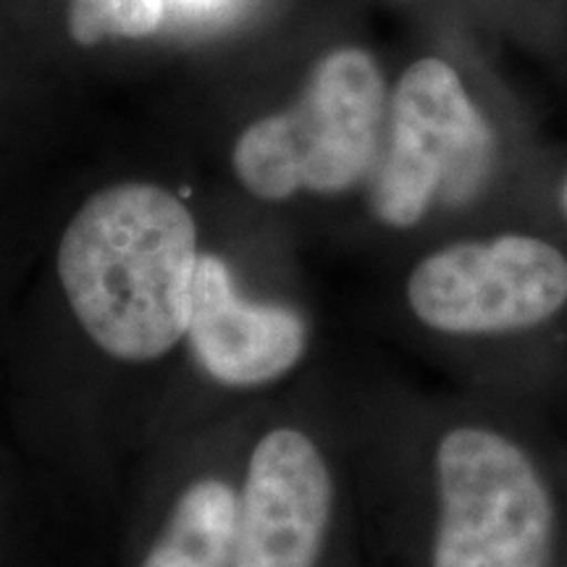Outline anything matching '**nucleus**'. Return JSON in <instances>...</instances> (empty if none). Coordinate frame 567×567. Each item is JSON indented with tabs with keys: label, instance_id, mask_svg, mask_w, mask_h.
<instances>
[{
	"label": "nucleus",
	"instance_id": "1",
	"mask_svg": "<svg viewBox=\"0 0 567 567\" xmlns=\"http://www.w3.org/2000/svg\"><path fill=\"white\" fill-rule=\"evenodd\" d=\"M200 252L193 213L158 184L95 193L71 218L55 271L92 342L124 363H151L187 334Z\"/></svg>",
	"mask_w": 567,
	"mask_h": 567
},
{
	"label": "nucleus",
	"instance_id": "4",
	"mask_svg": "<svg viewBox=\"0 0 567 567\" xmlns=\"http://www.w3.org/2000/svg\"><path fill=\"white\" fill-rule=\"evenodd\" d=\"M434 567H547L555 507L507 436L460 425L436 446Z\"/></svg>",
	"mask_w": 567,
	"mask_h": 567
},
{
	"label": "nucleus",
	"instance_id": "3",
	"mask_svg": "<svg viewBox=\"0 0 567 567\" xmlns=\"http://www.w3.org/2000/svg\"><path fill=\"white\" fill-rule=\"evenodd\" d=\"M494 134L455 63L423 55L389 92L371 205L392 229H413L439 200H467L486 179Z\"/></svg>",
	"mask_w": 567,
	"mask_h": 567
},
{
	"label": "nucleus",
	"instance_id": "9",
	"mask_svg": "<svg viewBox=\"0 0 567 567\" xmlns=\"http://www.w3.org/2000/svg\"><path fill=\"white\" fill-rule=\"evenodd\" d=\"M166 0H71L69 34L80 45L140 40L161 27Z\"/></svg>",
	"mask_w": 567,
	"mask_h": 567
},
{
	"label": "nucleus",
	"instance_id": "10",
	"mask_svg": "<svg viewBox=\"0 0 567 567\" xmlns=\"http://www.w3.org/2000/svg\"><path fill=\"white\" fill-rule=\"evenodd\" d=\"M557 205H559V213H563V218L567 221V174L557 189Z\"/></svg>",
	"mask_w": 567,
	"mask_h": 567
},
{
	"label": "nucleus",
	"instance_id": "6",
	"mask_svg": "<svg viewBox=\"0 0 567 567\" xmlns=\"http://www.w3.org/2000/svg\"><path fill=\"white\" fill-rule=\"evenodd\" d=\"M334 505L313 439L274 429L252 450L239 496L231 567H316Z\"/></svg>",
	"mask_w": 567,
	"mask_h": 567
},
{
	"label": "nucleus",
	"instance_id": "2",
	"mask_svg": "<svg viewBox=\"0 0 567 567\" xmlns=\"http://www.w3.org/2000/svg\"><path fill=\"white\" fill-rule=\"evenodd\" d=\"M389 87L373 53L342 45L310 71L289 111L247 126L231 166L258 200L339 195L373 174L386 130Z\"/></svg>",
	"mask_w": 567,
	"mask_h": 567
},
{
	"label": "nucleus",
	"instance_id": "8",
	"mask_svg": "<svg viewBox=\"0 0 567 567\" xmlns=\"http://www.w3.org/2000/svg\"><path fill=\"white\" fill-rule=\"evenodd\" d=\"M239 499L218 478L195 481L176 502L142 567H231Z\"/></svg>",
	"mask_w": 567,
	"mask_h": 567
},
{
	"label": "nucleus",
	"instance_id": "5",
	"mask_svg": "<svg viewBox=\"0 0 567 567\" xmlns=\"http://www.w3.org/2000/svg\"><path fill=\"white\" fill-rule=\"evenodd\" d=\"M417 321L442 334H513L567 305V258L534 234L467 239L425 255L408 279Z\"/></svg>",
	"mask_w": 567,
	"mask_h": 567
},
{
	"label": "nucleus",
	"instance_id": "11",
	"mask_svg": "<svg viewBox=\"0 0 567 567\" xmlns=\"http://www.w3.org/2000/svg\"><path fill=\"white\" fill-rule=\"evenodd\" d=\"M176 3H184V6H210V3H216V0H176Z\"/></svg>",
	"mask_w": 567,
	"mask_h": 567
},
{
	"label": "nucleus",
	"instance_id": "7",
	"mask_svg": "<svg viewBox=\"0 0 567 567\" xmlns=\"http://www.w3.org/2000/svg\"><path fill=\"white\" fill-rule=\"evenodd\" d=\"M197 363L226 386H264L287 375L308 347L302 318L281 305L247 302L221 258L197 264L187 334Z\"/></svg>",
	"mask_w": 567,
	"mask_h": 567
}]
</instances>
